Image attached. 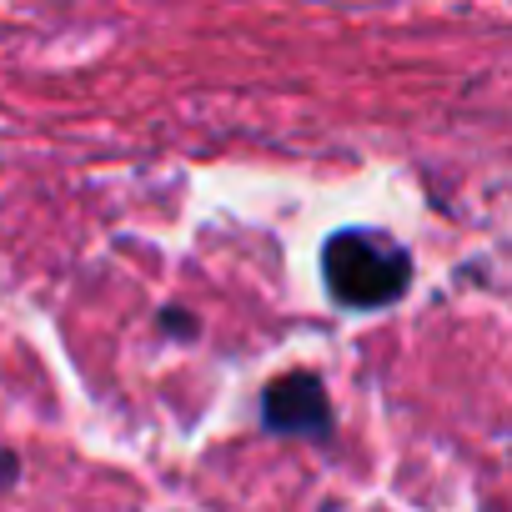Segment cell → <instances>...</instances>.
I'll return each instance as SVG.
<instances>
[{"label": "cell", "mask_w": 512, "mask_h": 512, "mask_svg": "<svg viewBox=\"0 0 512 512\" xmlns=\"http://www.w3.org/2000/svg\"><path fill=\"white\" fill-rule=\"evenodd\" d=\"M11 477H16V457L0 447V482H11Z\"/></svg>", "instance_id": "277c9868"}, {"label": "cell", "mask_w": 512, "mask_h": 512, "mask_svg": "<svg viewBox=\"0 0 512 512\" xmlns=\"http://www.w3.org/2000/svg\"><path fill=\"white\" fill-rule=\"evenodd\" d=\"M166 332L191 337V332H196V317H186V312H176V307H171V312H166Z\"/></svg>", "instance_id": "3957f363"}, {"label": "cell", "mask_w": 512, "mask_h": 512, "mask_svg": "<svg viewBox=\"0 0 512 512\" xmlns=\"http://www.w3.org/2000/svg\"><path fill=\"white\" fill-rule=\"evenodd\" d=\"M322 282L337 307L347 312H382L407 297L412 287V256L387 231H332L322 246Z\"/></svg>", "instance_id": "6da1fadb"}, {"label": "cell", "mask_w": 512, "mask_h": 512, "mask_svg": "<svg viewBox=\"0 0 512 512\" xmlns=\"http://www.w3.org/2000/svg\"><path fill=\"white\" fill-rule=\"evenodd\" d=\"M262 422L277 437H332V402L322 377L312 372H287L262 392Z\"/></svg>", "instance_id": "7a4b0ae2"}]
</instances>
